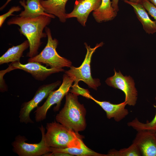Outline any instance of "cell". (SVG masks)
I'll list each match as a JSON object with an SVG mask.
<instances>
[{
  "label": "cell",
  "mask_w": 156,
  "mask_h": 156,
  "mask_svg": "<svg viewBox=\"0 0 156 156\" xmlns=\"http://www.w3.org/2000/svg\"><path fill=\"white\" fill-rule=\"evenodd\" d=\"M51 18L44 15L33 18L17 16L8 21V25H16L19 26L20 34L25 36L28 41L29 51L27 57H32L38 54V50L42 43L41 40L47 36L43 30L50 24Z\"/></svg>",
  "instance_id": "cell-1"
},
{
  "label": "cell",
  "mask_w": 156,
  "mask_h": 156,
  "mask_svg": "<svg viewBox=\"0 0 156 156\" xmlns=\"http://www.w3.org/2000/svg\"><path fill=\"white\" fill-rule=\"evenodd\" d=\"M77 95L68 93L65 95L64 107L55 116L56 121L78 133L85 130L86 110L78 101Z\"/></svg>",
  "instance_id": "cell-2"
},
{
  "label": "cell",
  "mask_w": 156,
  "mask_h": 156,
  "mask_svg": "<svg viewBox=\"0 0 156 156\" xmlns=\"http://www.w3.org/2000/svg\"><path fill=\"white\" fill-rule=\"evenodd\" d=\"M45 138L49 147L57 148L79 147L83 136L54 121L47 123Z\"/></svg>",
  "instance_id": "cell-3"
},
{
  "label": "cell",
  "mask_w": 156,
  "mask_h": 156,
  "mask_svg": "<svg viewBox=\"0 0 156 156\" xmlns=\"http://www.w3.org/2000/svg\"><path fill=\"white\" fill-rule=\"evenodd\" d=\"M45 29L47 37L46 46L39 54L28 59V62H35L45 64L50 68H62L70 67L72 62L69 60L59 55L56 51L58 44V40L53 39L51 30L46 27Z\"/></svg>",
  "instance_id": "cell-4"
},
{
  "label": "cell",
  "mask_w": 156,
  "mask_h": 156,
  "mask_svg": "<svg viewBox=\"0 0 156 156\" xmlns=\"http://www.w3.org/2000/svg\"><path fill=\"white\" fill-rule=\"evenodd\" d=\"M74 81L73 76L66 73L63 75L62 82L58 89L51 92L43 104L41 106H38L35 111L36 122H41L46 119L48 110L53 105L56 104L54 110L57 111L59 110L62 99L68 92Z\"/></svg>",
  "instance_id": "cell-5"
},
{
  "label": "cell",
  "mask_w": 156,
  "mask_h": 156,
  "mask_svg": "<svg viewBox=\"0 0 156 156\" xmlns=\"http://www.w3.org/2000/svg\"><path fill=\"white\" fill-rule=\"evenodd\" d=\"M103 42L97 43L95 47L91 48L86 42L84 45L87 50L84 60L80 66L75 67L71 66L70 69L64 71L65 73L73 76L74 77V83H78L81 81H83L88 85V87L95 90L101 85L99 80L93 78L91 75L90 64L93 53L99 47H102Z\"/></svg>",
  "instance_id": "cell-6"
},
{
  "label": "cell",
  "mask_w": 156,
  "mask_h": 156,
  "mask_svg": "<svg viewBox=\"0 0 156 156\" xmlns=\"http://www.w3.org/2000/svg\"><path fill=\"white\" fill-rule=\"evenodd\" d=\"M42 139L38 143L30 144L26 142L27 138L23 136H16L12 144L13 151L19 156H40L50 152L45 138V129L42 125L39 127Z\"/></svg>",
  "instance_id": "cell-7"
},
{
  "label": "cell",
  "mask_w": 156,
  "mask_h": 156,
  "mask_svg": "<svg viewBox=\"0 0 156 156\" xmlns=\"http://www.w3.org/2000/svg\"><path fill=\"white\" fill-rule=\"evenodd\" d=\"M60 83L61 81H57L54 83L40 86L36 91L33 98L22 104L19 116L20 122L26 124L33 123V121L30 117L31 112L35 108L37 107L40 103L47 97L50 93Z\"/></svg>",
  "instance_id": "cell-8"
},
{
  "label": "cell",
  "mask_w": 156,
  "mask_h": 156,
  "mask_svg": "<svg viewBox=\"0 0 156 156\" xmlns=\"http://www.w3.org/2000/svg\"><path fill=\"white\" fill-rule=\"evenodd\" d=\"M114 70V75L106 79V83L122 91L125 94V101L127 104L134 106L136 103L138 93L133 80L130 76H124L120 71L117 73L115 69Z\"/></svg>",
  "instance_id": "cell-9"
},
{
  "label": "cell",
  "mask_w": 156,
  "mask_h": 156,
  "mask_svg": "<svg viewBox=\"0 0 156 156\" xmlns=\"http://www.w3.org/2000/svg\"><path fill=\"white\" fill-rule=\"evenodd\" d=\"M19 69L30 74L36 80L43 81L51 74L64 71L62 68H47L38 62H28L26 64H22L20 61L12 62L6 70L8 72L12 70Z\"/></svg>",
  "instance_id": "cell-10"
},
{
  "label": "cell",
  "mask_w": 156,
  "mask_h": 156,
  "mask_svg": "<svg viewBox=\"0 0 156 156\" xmlns=\"http://www.w3.org/2000/svg\"><path fill=\"white\" fill-rule=\"evenodd\" d=\"M102 0H77L72 11L66 14V18H76L82 26L85 27L89 14L98 8Z\"/></svg>",
  "instance_id": "cell-11"
},
{
  "label": "cell",
  "mask_w": 156,
  "mask_h": 156,
  "mask_svg": "<svg viewBox=\"0 0 156 156\" xmlns=\"http://www.w3.org/2000/svg\"><path fill=\"white\" fill-rule=\"evenodd\" d=\"M149 130L138 131L133 141L139 149L142 156H156V136Z\"/></svg>",
  "instance_id": "cell-12"
},
{
  "label": "cell",
  "mask_w": 156,
  "mask_h": 156,
  "mask_svg": "<svg viewBox=\"0 0 156 156\" xmlns=\"http://www.w3.org/2000/svg\"><path fill=\"white\" fill-rule=\"evenodd\" d=\"M87 98L92 100L99 105L105 112L108 119L113 118L116 122H119L129 114L128 110L125 108L127 104L125 101L119 104H114L109 101H98L90 94Z\"/></svg>",
  "instance_id": "cell-13"
},
{
  "label": "cell",
  "mask_w": 156,
  "mask_h": 156,
  "mask_svg": "<svg viewBox=\"0 0 156 156\" xmlns=\"http://www.w3.org/2000/svg\"><path fill=\"white\" fill-rule=\"evenodd\" d=\"M42 0H20L19 3L24 8L18 16L23 17L33 18L38 17L42 15L49 16L52 18H54L55 16L48 14L41 5L40 1Z\"/></svg>",
  "instance_id": "cell-14"
},
{
  "label": "cell",
  "mask_w": 156,
  "mask_h": 156,
  "mask_svg": "<svg viewBox=\"0 0 156 156\" xmlns=\"http://www.w3.org/2000/svg\"><path fill=\"white\" fill-rule=\"evenodd\" d=\"M133 8L137 18L142 24L145 31L149 34L156 32V21H152L149 18L146 10L141 4L125 1Z\"/></svg>",
  "instance_id": "cell-15"
},
{
  "label": "cell",
  "mask_w": 156,
  "mask_h": 156,
  "mask_svg": "<svg viewBox=\"0 0 156 156\" xmlns=\"http://www.w3.org/2000/svg\"><path fill=\"white\" fill-rule=\"evenodd\" d=\"M68 0H42L40 3L45 12L57 16L60 21L64 23L67 19L65 6Z\"/></svg>",
  "instance_id": "cell-16"
},
{
  "label": "cell",
  "mask_w": 156,
  "mask_h": 156,
  "mask_svg": "<svg viewBox=\"0 0 156 156\" xmlns=\"http://www.w3.org/2000/svg\"><path fill=\"white\" fill-rule=\"evenodd\" d=\"M117 14L112 7L110 0H102L100 7L93 11L92 15L97 22L101 23L113 20Z\"/></svg>",
  "instance_id": "cell-17"
},
{
  "label": "cell",
  "mask_w": 156,
  "mask_h": 156,
  "mask_svg": "<svg viewBox=\"0 0 156 156\" xmlns=\"http://www.w3.org/2000/svg\"><path fill=\"white\" fill-rule=\"evenodd\" d=\"M29 42L27 40L18 45L13 46L9 48L0 57V64L20 61L23 52L29 47Z\"/></svg>",
  "instance_id": "cell-18"
},
{
  "label": "cell",
  "mask_w": 156,
  "mask_h": 156,
  "mask_svg": "<svg viewBox=\"0 0 156 156\" xmlns=\"http://www.w3.org/2000/svg\"><path fill=\"white\" fill-rule=\"evenodd\" d=\"M79 147L67 148H57L50 147L51 152H60L67 153L72 156H107V154H103L97 153L88 148L84 143L82 139L80 140Z\"/></svg>",
  "instance_id": "cell-19"
},
{
  "label": "cell",
  "mask_w": 156,
  "mask_h": 156,
  "mask_svg": "<svg viewBox=\"0 0 156 156\" xmlns=\"http://www.w3.org/2000/svg\"><path fill=\"white\" fill-rule=\"evenodd\" d=\"M156 100V96L155 98ZM127 125L131 127L137 131L142 130H149L155 132L156 131V113L155 116L150 121L146 123L140 122L137 118L128 122Z\"/></svg>",
  "instance_id": "cell-20"
},
{
  "label": "cell",
  "mask_w": 156,
  "mask_h": 156,
  "mask_svg": "<svg viewBox=\"0 0 156 156\" xmlns=\"http://www.w3.org/2000/svg\"><path fill=\"white\" fill-rule=\"evenodd\" d=\"M107 156H140V151L135 143H133L128 147L121 149L119 150L113 149L110 150Z\"/></svg>",
  "instance_id": "cell-21"
},
{
  "label": "cell",
  "mask_w": 156,
  "mask_h": 156,
  "mask_svg": "<svg viewBox=\"0 0 156 156\" xmlns=\"http://www.w3.org/2000/svg\"><path fill=\"white\" fill-rule=\"evenodd\" d=\"M141 4L149 14L156 20V7L148 0H142Z\"/></svg>",
  "instance_id": "cell-22"
},
{
  "label": "cell",
  "mask_w": 156,
  "mask_h": 156,
  "mask_svg": "<svg viewBox=\"0 0 156 156\" xmlns=\"http://www.w3.org/2000/svg\"><path fill=\"white\" fill-rule=\"evenodd\" d=\"M21 10V8L19 6H14L11 7L6 13L0 16V27H2L5 19L9 16H14L12 14L15 12L20 11Z\"/></svg>",
  "instance_id": "cell-23"
},
{
  "label": "cell",
  "mask_w": 156,
  "mask_h": 156,
  "mask_svg": "<svg viewBox=\"0 0 156 156\" xmlns=\"http://www.w3.org/2000/svg\"><path fill=\"white\" fill-rule=\"evenodd\" d=\"M43 156H72L70 154L60 152H51L47 153Z\"/></svg>",
  "instance_id": "cell-24"
},
{
  "label": "cell",
  "mask_w": 156,
  "mask_h": 156,
  "mask_svg": "<svg viewBox=\"0 0 156 156\" xmlns=\"http://www.w3.org/2000/svg\"><path fill=\"white\" fill-rule=\"evenodd\" d=\"M119 0H112V6L114 10L117 12L119 11L118 5Z\"/></svg>",
  "instance_id": "cell-25"
},
{
  "label": "cell",
  "mask_w": 156,
  "mask_h": 156,
  "mask_svg": "<svg viewBox=\"0 0 156 156\" xmlns=\"http://www.w3.org/2000/svg\"><path fill=\"white\" fill-rule=\"evenodd\" d=\"M12 0H7L6 2L4 3V4L0 8V10L1 11L3 10L6 7V6Z\"/></svg>",
  "instance_id": "cell-26"
},
{
  "label": "cell",
  "mask_w": 156,
  "mask_h": 156,
  "mask_svg": "<svg viewBox=\"0 0 156 156\" xmlns=\"http://www.w3.org/2000/svg\"><path fill=\"white\" fill-rule=\"evenodd\" d=\"M124 1H131L132 2L137 3H141L142 0H121Z\"/></svg>",
  "instance_id": "cell-27"
},
{
  "label": "cell",
  "mask_w": 156,
  "mask_h": 156,
  "mask_svg": "<svg viewBox=\"0 0 156 156\" xmlns=\"http://www.w3.org/2000/svg\"><path fill=\"white\" fill-rule=\"evenodd\" d=\"M156 7V0H148Z\"/></svg>",
  "instance_id": "cell-28"
},
{
  "label": "cell",
  "mask_w": 156,
  "mask_h": 156,
  "mask_svg": "<svg viewBox=\"0 0 156 156\" xmlns=\"http://www.w3.org/2000/svg\"><path fill=\"white\" fill-rule=\"evenodd\" d=\"M155 135L156 136V131L155 132Z\"/></svg>",
  "instance_id": "cell-29"
}]
</instances>
